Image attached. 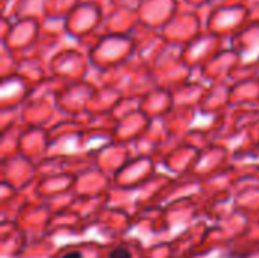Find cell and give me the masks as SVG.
Instances as JSON below:
<instances>
[{"mask_svg": "<svg viewBox=\"0 0 259 258\" xmlns=\"http://www.w3.org/2000/svg\"><path fill=\"white\" fill-rule=\"evenodd\" d=\"M109 258H132V255L126 248H117L109 254Z\"/></svg>", "mask_w": 259, "mask_h": 258, "instance_id": "obj_1", "label": "cell"}, {"mask_svg": "<svg viewBox=\"0 0 259 258\" xmlns=\"http://www.w3.org/2000/svg\"><path fill=\"white\" fill-rule=\"evenodd\" d=\"M62 258H83L79 252H70V254H65Z\"/></svg>", "mask_w": 259, "mask_h": 258, "instance_id": "obj_2", "label": "cell"}]
</instances>
